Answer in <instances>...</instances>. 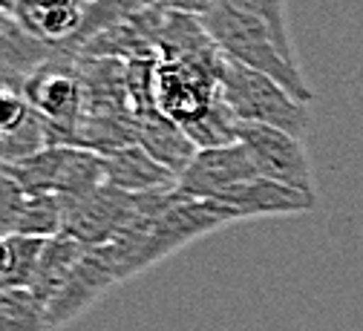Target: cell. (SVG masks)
Returning <instances> with one entry per match:
<instances>
[{"mask_svg": "<svg viewBox=\"0 0 363 331\" xmlns=\"http://www.w3.org/2000/svg\"><path fill=\"white\" fill-rule=\"evenodd\" d=\"M225 58V55H222ZM219 64L159 55L153 67V104L159 113L182 124V130L202 118L219 101Z\"/></svg>", "mask_w": 363, "mask_h": 331, "instance_id": "3957f363", "label": "cell"}, {"mask_svg": "<svg viewBox=\"0 0 363 331\" xmlns=\"http://www.w3.org/2000/svg\"><path fill=\"white\" fill-rule=\"evenodd\" d=\"M29 113H32V107L21 89L0 86V135L15 133L29 118Z\"/></svg>", "mask_w": 363, "mask_h": 331, "instance_id": "2e32d148", "label": "cell"}, {"mask_svg": "<svg viewBox=\"0 0 363 331\" xmlns=\"http://www.w3.org/2000/svg\"><path fill=\"white\" fill-rule=\"evenodd\" d=\"M153 4L164 12H173V15H188V18H205L219 0H153Z\"/></svg>", "mask_w": 363, "mask_h": 331, "instance_id": "e0dca14e", "label": "cell"}, {"mask_svg": "<svg viewBox=\"0 0 363 331\" xmlns=\"http://www.w3.org/2000/svg\"><path fill=\"white\" fill-rule=\"evenodd\" d=\"M135 145L145 147L159 164H164L176 176L191 164V159L199 150L191 141V135L182 130V124H176L159 110L135 116Z\"/></svg>", "mask_w": 363, "mask_h": 331, "instance_id": "8fae6325", "label": "cell"}, {"mask_svg": "<svg viewBox=\"0 0 363 331\" xmlns=\"http://www.w3.org/2000/svg\"><path fill=\"white\" fill-rule=\"evenodd\" d=\"M0 86H9V84H4V81H0ZM15 89H18V86H15Z\"/></svg>", "mask_w": 363, "mask_h": 331, "instance_id": "ac0fdd59", "label": "cell"}, {"mask_svg": "<svg viewBox=\"0 0 363 331\" xmlns=\"http://www.w3.org/2000/svg\"><path fill=\"white\" fill-rule=\"evenodd\" d=\"M113 286H118V279L110 271V265L101 259V254L96 248H86L84 259L78 262V268L72 271V276L64 282V288L47 303L50 331L64 328L67 322H72L75 317H81L89 305H96Z\"/></svg>", "mask_w": 363, "mask_h": 331, "instance_id": "ba28073f", "label": "cell"}, {"mask_svg": "<svg viewBox=\"0 0 363 331\" xmlns=\"http://www.w3.org/2000/svg\"><path fill=\"white\" fill-rule=\"evenodd\" d=\"M40 248V236L0 233V288H29Z\"/></svg>", "mask_w": 363, "mask_h": 331, "instance_id": "4fadbf2b", "label": "cell"}, {"mask_svg": "<svg viewBox=\"0 0 363 331\" xmlns=\"http://www.w3.org/2000/svg\"><path fill=\"white\" fill-rule=\"evenodd\" d=\"M23 96L35 113L55 127L58 145H72V135L84 118V84L78 67L72 61L50 58L23 81Z\"/></svg>", "mask_w": 363, "mask_h": 331, "instance_id": "277c9868", "label": "cell"}, {"mask_svg": "<svg viewBox=\"0 0 363 331\" xmlns=\"http://www.w3.org/2000/svg\"><path fill=\"white\" fill-rule=\"evenodd\" d=\"M228 6L245 12V15H254L259 18L271 32H274L277 43L283 46V52L289 58L297 61V52H294V43H291V32H289V15H286V0H225Z\"/></svg>", "mask_w": 363, "mask_h": 331, "instance_id": "9a60e30c", "label": "cell"}, {"mask_svg": "<svg viewBox=\"0 0 363 331\" xmlns=\"http://www.w3.org/2000/svg\"><path fill=\"white\" fill-rule=\"evenodd\" d=\"M237 141H242L245 150L251 153L259 176L274 179L280 184H289V187H294V191H303V193L317 199L314 167H311V159L306 153L303 138H297L291 133H283L277 127L240 121Z\"/></svg>", "mask_w": 363, "mask_h": 331, "instance_id": "5b68a950", "label": "cell"}, {"mask_svg": "<svg viewBox=\"0 0 363 331\" xmlns=\"http://www.w3.org/2000/svg\"><path fill=\"white\" fill-rule=\"evenodd\" d=\"M104 173H107V184L118 187L124 193H159L176 187V173L159 164L139 145H127L116 153H107Z\"/></svg>", "mask_w": 363, "mask_h": 331, "instance_id": "30bf717a", "label": "cell"}, {"mask_svg": "<svg viewBox=\"0 0 363 331\" xmlns=\"http://www.w3.org/2000/svg\"><path fill=\"white\" fill-rule=\"evenodd\" d=\"M219 92L231 107L237 121L277 127L297 138H306L311 127V110L306 101L294 99L291 92L265 72L242 67L231 58H222L219 67Z\"/></svg>", "mask_w": 363, "mask_h": 331, "instance_id": "7a4b0ae2", "label": "cell"}, {"mask_svg": "<svg viewBox=\"0 0 363 331\" xmlns=\"http://www.w3.org/2000/svg\"><path fill=\"white\" fill-rule=\"evenodd\" d=\"M0 331H50L47 305L29 288H0Z\"/></svg>", "mask_w": 363, "mask_h": 331, "instance_id": "5bb4252c", "label": "cell"}, {"mask_svg": "<svg viewBox=\"0 0 363 331\" xmlns=\"http://www.w3.org/2000/svg\"><path fill=\"white\" fill-rule=\"evenodd\" d=\"M216 202L234 208L242 219H254V216H294V213H308L314 211L317 199L294 191L289 184H280L274 179L265 176H254L237 187H231L228 193H222Z\"/></svg>", "mask_w": 363, "mask_h": 331, "instance_id": "9c48e42d", "label": "cell"}, {"mask_svg": "<svg viewBox=\"0 0 363 331\" xmlns=\"http://www.w3.org/2000/svg\"><path fill=\"white\" fill-rule=\"evenodd\" d=\"M93 4L96 0H0V9L23 32L58 50L61 43L81 38Z\"/></svg>", "mask_w": 363, "mask_h": 331, "instance_id": "52a82bcc", "label": "cell"}, {"mask_svg": "<svg viewBox=\"0 0 363 331\" xmlns=\"http://www.w3.org/2000/svg\"><path fill=\"white\" fill-rule=\"evenodd\" d=\"M259 176L242 141L222 147L196 150L191 164L176 176V193L182 199H219L231 187Z\"/></svg>", "mask_w": 363, "mask_h": 331, "instance_id": "8992f818", "label": "cell"}, {"mask_svg": "<svg viewBox=\"0 0 363 331\" xmlns=\"http://www.w3.org/2000/svg\"><path fill=\"white\" fill-rule=\"evenodd\" d=\"M84 254H86V245L64 230L55 236H47L43 248H40V257H38V265H35V276L29 282V291L47 305L64 288V282L72 276V271L78 268Z\"/></svg>", "mask_w": 363, "mask_h": 331, "instance_id": "7c38bea8", "label": "cell"}, {"mask_svg": "<svg viewBox=\"0 0 363 331\" xmlns=\"http://www.w3.org/2000/svg\"><path fill=\"white\" fill-rule=\"evenodd\" d=\"M202 26L208 29L211 40L216 43V50L242 67H251L257 72H265L274 81H280L294 99L311 104L314 89L308 86L300 61L289 58L283 52V46L277 43L274 32H271L259 18L245 15L234 6H228L225 0L202 18Z\"/></svg>", "mask_w": 363, "mask_h": 331, "instance_id": "6da1fadb", "label": "cell"}]
</instances>
